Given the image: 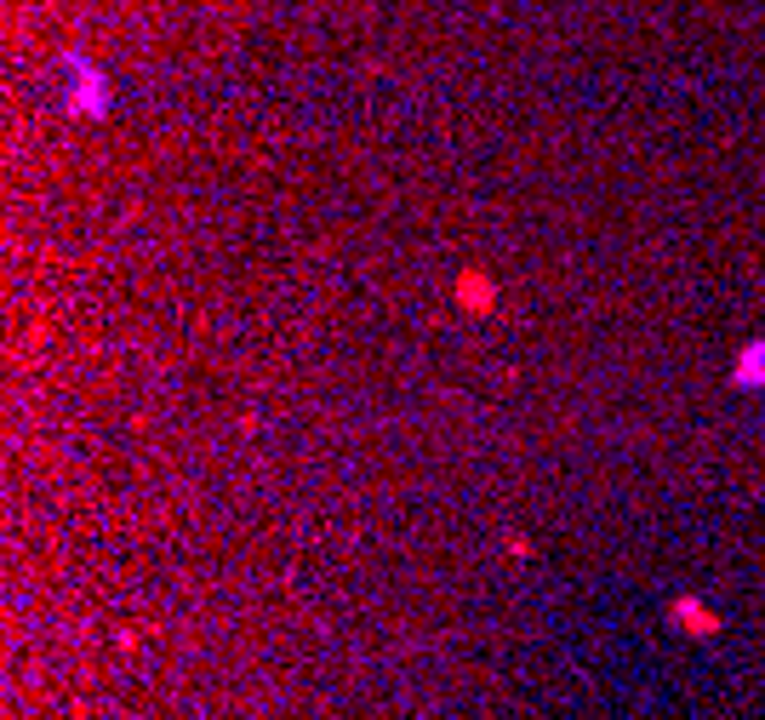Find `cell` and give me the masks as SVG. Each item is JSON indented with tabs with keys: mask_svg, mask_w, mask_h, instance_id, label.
<instances>
[{
	"mask_svg": "<svg viewBox=\"0 0 765 720\" xmlns=\"http://www.w3.org/2000/svg\"><path fill=\"white\" fill-rule=\"evenodd\" d=\"M109 92H103V75L92 69L87 57H69V109H80V115H103L109 103H103Z\"/></svg>",
	"mask_w": 765,
	"mask_h": 720,
	"instance_id": "cell-1",
	"label": "cell"
},
{
	"mask_svg": "<svg viewBox=\"0 0 765 720\" xmlns=\"http://www.w3.org/2000/svg\"><path fill=\"white\" fill-rule=\"evenodd\" d=\"M452 303H457L463 314H492V309H497L492 274H485V269H463L457 281H452Z\"/></svg>",
	"mask_w": 765,
	"mask_h": 720,
	"instance_id": "cell-2",
	"label": "cell"
},
{
	"mask_svg": "<svg viewBox=\"0 0 765 720\" xmlns=\"http://www.w3.org/2000/svg\"><path fill=\"white\" fill-rule=\"evenodd\" d=\"M668 623L697 634V641H709V634H719V612H709L697 595H679V601H668Z\"/></svg>",
	"mask_w": 765,
	"mask_h": 720,
	"instance_id": "cell-3",
	"label": "cell"
},
{
	"mask_svg": "<svg viewBox=\"0 0 765 720\" xmlns=\"http://www.w3.org/2000/svg\"><path fill=\"white\" fill-rule=\"evenodd\" d=\"M731 384H737V389H760V384H765V337H754V344L737 355Z\"/></svg>",
	"mask_w": 765,
	"mask_h": 720,
	"instance_id": "cell-4",
	"label": "cell"
}]
</instances>
